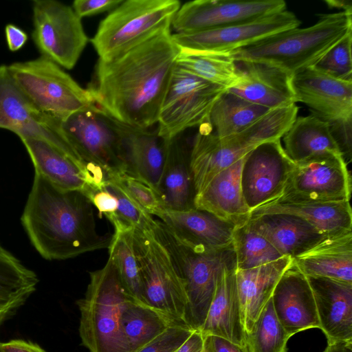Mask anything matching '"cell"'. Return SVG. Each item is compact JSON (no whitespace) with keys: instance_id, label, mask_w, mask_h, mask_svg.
I'll return each mask as SVG.
<instances>
[{"instance_id":"ba28073f","label":"cell","mask_w":352,"mask_h":352,"mask_svg":"<svg viewBox=\"0 0 352 352\" xmlns=\"http://www.w3.org/2000/svg\"><path fill=\"white\" fill-rule=\"evenodd\" d=\"M8 67L21 91L47 117L63 121L76 112L98 109L89 91L49 59L41 56Z\"/></svg>"},{"instance_id":"836d02e7","label":"cell","mask_w":352,"mask_h":352,"mask_svg":"<svg viewBox=\"0 0 352 352\" xmlns=\"http://www.w3.org/2000/svg\"><path fill=\"white\" fill-rule=\"evenodd\" d=\"M270 110L226 90L214 102L209 121L213 133L226 138L243 131Z\"/></svg>"},{"instance_id":"f1b7e54d","label":"cell","mask_w":352,"mask_h":352,"mask_svg":"<svg viewBox=\"0 0 352 352\" xmlns=\"http://www.w3.org/2000/svg\"><path fill=\"white\" fill-rule=\"evenodd\" d=\"M158 217L176 234L190 243L211 249L232 244L235 226L208 212L195 208L179 211L165 209Z\"/></svg>"},{"instance_id":"74e56055","label":"cell","mask_w":352,"mask_h":352,"mask_svg":"<svg viewBox=\"0 0 352 352\" xmlns=\"http://www.w3.org/2000/svg\"><path fill=\"white\" fill-rule=\"evenodd\" d=\"M289 338L276 316L270 298L245 334V348L248 352H287Z\"/></svg>"},{"instance_id":"60d3db41","label":"cell","mask_w":352,"mask_h":352,"mask_svg":"<svg viewBox=\"0 0 352 352\" xmlns=\"http://www.w3.org/2000/svg\"><path fill=\"white\" fill-rule=\"evenodd\" d=\"M146 212L158 217L166 208L157 190L148 183L126 173L109 176Z\"/></svg>"},{"instance_id":"1f68e13d","label":"cell","mask_w":352,"mask_h":352,"mask_svg":"<svg viewBox=\"0 0 352 352\" xmlns=\"http://www.w3.org/2000/svg\"><path fill=\"white\" fill-rule=\"evenodd\" d=\"M283 140L286 153L295 163L324 154L342 155L330 124L314 113L297 116Z\"/></svg>"},{"instance_id":"2e32d148","label":"cell","mask_w":352,"mask_h":352,"mask_svg":"<svg viewBox=\"0 0 352 352\" xmlns=\"http://www.w3.org/2000/svg\"><path fill=\"white\" fill-rule=\"evenodd\" d=\"M351 192L347 164L342 155L329 153L295 163L283 195L334 202L349 201Z\"/></svg>"},{"instance_id":"e0dca14e","label":"cell","mask_w":352,"mask_h":352,"mask_svg":"<svg viewBox=\"0 0 352 352\" xmlns=\"http://www.w3.org/2000/svg\"><path fill=\"white\" fill-rule=\"evenodd\" d=\"M296 102L330 124L352 122V81L334 78L316 69L307 68L292 76Z\"/></svg>"},{"instance_id":"f546056e","label":"cell","mask_w":352,"mask_h":352,"mask_svg":"<svg viewBox=\"0 0 352 352\" xmlns=\"http://www.w3.org/2000/svg\"><path fill=\"white\" fill-rule=\"evenodd\" d=\"M21 140L36 173L64 190L85 193L89 189L85 171L58 147L41 138L25 137Z\"/></svg>"},{"instance_id":"4fadbf2b","label":"cell","mask_w":352,"mask_h":352,"mask_svg":"<svg viewBox=\"0 0 352 352\" xmlns=\"http://www.w3.org/2000/svg\"><path fill=\"white\" fill-rule=\"evenodd\" d=\"M294 166L280 139L264 142L246 155L241 182L251 212L283 195Z\"/></svg>"},{"instance_id":"5b68a950","label":"cell","mask_w":352,"mask_h":352,"mask_svg":"<svg viewBox=\"0 0 352 352\" xmlns=\"http://www.w3.org/2000/svg\"><path fill=\"white\" fill-rule=\"evenodd\" d=\"M89 277L85 297L77 301L82 344L90 352H124L120 320L126 305L135 299L110 258L102 268L89 272Z\"/></svg>"},{"instance_id":"7dc6e473","label":"cell","mask_w":352,"mask_h":352,"mask_svg":"<svg viewBox=\"0 0 352 352\" xmlns=\"http://www.w3.org/2000/svg\"><path fill=\"white\" fill-rule=\"evenodd\" d=\"M2 352H45L39 345L23 340H11L0 342Z\"/></svg>"},{"instance_id":"d6a6232c","label":"cell","mask_w":352,"mask_h":352,"mask_svg":"<svg viewBox=\"0 0 352 352\" xmlns=\"http://www.w3.org/2000/svg\"><path fill=\"white\" fill-rule=\"evenodd\" d=\"M172 324L162 314L135 300L124 307L120 334L124 352H137Z\"/></svg>"},{"instance_id":"ab89813d","label":"cell","mask_w":352,"mask_h":352,"mask_svg":"<svg viewBox=\"0 0 352 352\" xmlns=\"http://www.w3.org/2000/svg\"><path fill=\"white\" fill-rule=\"evenodd\" d=\"M352 32L332 47L314 66L338 80L352 81Z\"/></svg>"},{"instance_id":"f907efd6","label":"cell","mask_w":352,"mask_h":352,"mask_svg":"<svg viewBox=\"0 0 352 352\" xmlns=\"http://www.w3.org/2000/svg\"><path fill=\"white\" fill-rule=\"evenodd\" d=\"M323 352H352V342L328 344Z\"/></svg>"},{"instance_id":"484cf974","label":"cell","mask_w":352,"mask_h":352,"mask_svg":"<svg viewBox=\"0 0 352 352\" xmlns=\"http://www.w3.org/2000/svg\"><path fill=\"white\" fill-rule=\"evenodd\" d=\"M292 263L293 258L283 256L256 267L236 270L241 321L245 334L250 331L271 298L278 280Z\"/></svg>"},{"instance_id":"d4e9b609","label":"cell","mask_w":352,"mask_h":352,"mask_svg":"<svg viewBox=\"0 0 352 352\" xmlns=\"http://www.w3.org/2000/svg\"><path fill=\"white\" fill-rule=\"evenodd\" d=\"M245 347L236 281V267L223 269L219 276L205 321L199 330Z\"/></svg>"},{"instance_id":"8fae6325","label":"cell","mask_w":352,"mask_h":352,"mask_svg":"<svg viewBox=\"0 0 352 352\" xmlns=\"http://www.w3.org/2000/svg\"><path fill=\"white\" fill-rule=\"evenodd\" d=\"M61 130L88 164L109 176L126 172L121 137L113 119L98 109L76 112L60 122Z\"/></svg>"},{"instance_id":"c3c4849f","label":"cell","mask_w":352,"mask_h":352,"mask_svg":"<svg viewBox=\"0 0 352 352\" xmlns=\"http://www.w3.org/2000/svg\"><path fill=\"white\" fill-rule=\"evenodd\" d=\"M203 342L201 331L195 330L175 352H204Z\"/></svg>"},{"instance_id":"7402d4cb","label":"cell","mask_w":352,"mask_h":352,"mask_svg":"<svg viewBox=\"0 0 352 352\" xmlns=\"http://www.w3.org/2000/svg\"><path fill=\"white\" fill-rule=\"evenodd\" d=\"M246 155L219 173L195 195V208L208 212L234 226L248 221L251 210L245 203L241 182Z\"/></svg>"},{"instance_id":"b9f144b4","label":"cell","mask_w":352,"mask_h":352,"mask_svg":"<svg viewBox=\"0 0 352 352\" xmlns=\"http://www.w3.org/2000/svg\"><path fill=\"white\" fill-rule=\"evenodd\" d=\"M195 330L173 324L137 352H175Z\"/></svg>"},{"instance_id":"ee69618b","label":"cell","mask_w":352,"mask_h":352,"mask_svg":"<svg viewBox=\"0 0 352 352\" xmlns=\"http://www.w3.org/2000/svg\"><path fill=\"white\" fill-rule=\"evenodd\" d=\"M123 0H76L72 7L77 16L82 19L113 10Z\"/></svg>"},{"instance_id":"cb8c5ba5","label":"cell","mask_w":352,"mask_h":352,"mask_svg":"<svg viewBox=\"0 0 352 352\" xmlns=\"http://www.w3.org/2000/svg\"><path fill=\"white\" fill-rule=\"evenodd\" d=\"M293 261L307 276L352 284V230L324 236Z\"/></svg>"},{"instance_id":"f35d334b","label":"cell","mask_w":352,"mask_h":352,"mask_svg":"<svg viewBox=\"0 0 352 352\" xmlns=\"http://www.w3.org/2000/svg\"><path fill=\"white\" fill-rule=\"evenodd\" d=\"M105 188L118 200L117 217L118 226L115 232H123L132 229L153 230L157 220L142 209L113 179L106 180Z\"/></svg>"},{"instance_id":"30bf717a","label":"cell","mask_w":352,"mask_h":352,"mask_svg":"<svg viewBox=\"0 0 352 352\" xmlns=\"http://www.w3.org/2000/svg\"><path fill=\"white\" fill-rule=\"evenodd\" d=\"M32 39L41 56L74 67L89 41L72 7L54 0L33 1Z\"/></svg>"},{"instance_id":"e575fe53","label":"cell","mask_w":352,"mask_h":352,"mask_svg":"<svg viewBox=\"0 0 352 352\" xmlns=\"http://www.w3.org/2000/svg\"><path fill=\"white\" fill-rule=\"evenodd\" d=\"M177 64L187 72L227 89L235 85L239 78L236 63L228 52H196L180 48Z\"/></svg>"},{"instance_id":"603a6c76","label":"cell","mask_w":352,"mask_h":352,"mask_svg":"<svg viewBox=\"0 0 352 352\" xmlns=\"http://www.w3.org/2000/svg\"><path fill=\"white\" fill-rule=\"evenodd\" d=\"M274 213L300 217L325 236L352 230V212L347 201H320L283 195L253 210L250 217Z\"/></svg>"},{"instance_id":"8d00e7d4","label":"cell","mask_w":352,"mask_h":352,"mask_svg":"<svg viewBox=\"0 0 352 352\" xmlns=\"http://www.w3.org/2000/svg\"><path fill=\"white\" fill-rule=\"evenodd\" d=\"M130 230L114 232L109 250V258L114 265L121 282L128 293L138 302L144 303L142 283Z\"/></svg>"},{"instance_id":"ffe728a7","label":"cell","mask_w":352,"mask_h":352,"mask_svg":"<svg viewBox=\"0 0 352 352\" xmlns=\"http://www.w3.org/2000/svg\"><path fill=\"white\" fill-rule=\"evenodd\" d=\"M306 276L314 296L319 329L327 343L352 342V284Z\"/></svg>"},{"instance_id":"4dcf8cb0","label":"cell","mask_w":352,"mask_h":352,"mask_svg":"<svg viewBox=\"0 0 352 352\" xmlns=\"http://www.w3.org/2000/svg\"><path fill=\"white\" fill-rule=\"evenodd\" d=\"M245 155L216 135L210 123L200 126L190 150V167L195 195L219 173Z\"/></svg>"},{"instance_id":"6da1fadb","label":"cell","mask_w":352,"mask_h":352,"mask_svg":"<svg viewBox=\"0 0 352 352\" xmlns=\"http://www.w3.org/2000/svg\"><path fill=\"white\" fill-rule=\"evenodd\" d=\"M172 34L167 28L112 58H98L87 89L97 108L127 125L157 124L180 52Z\"/></svg>"},{"instance_id":"3957f363","label":"cell","mask_w":352,"mask_h":352,"mask_svg":"<svg viewBox=\"0 0 352 352\" xmlns=\"http://www.w3.org/2000/svg\"><path fill=\"white\" fill-rule=\"evenodd\" d=\"M309 27L287 30L228 52L235 62H255L292 76L314 66L336 43L352 32V14L319 15Z\"/></svg>"},{"instance_id":"f6af8a7d","label":"cell","mask_w":352,"mask_h":352,"mask_svg":"<svg viewBox=\"0 0 352 352\" xmlns=\"http://www.w3.org/2000/svg\"><path fill=\"white\" fill-rule=\"evenodd\" d=\"M204 352H248L245 346H240L222 337L203 336Z\"/></svg>"},{"instance_id":"7c38bea8","label":"cell","mask_w":352,"mask_h":352,"mask_svg":"<svg viewBox=\"0 0 352 352\" xmlns=\"http://www.w3.org/2000/svg\"><path fill=\"white\" fill-rule=\"evenodd\" d=\"M60 122L41 113L17 86L8 66L0 65V128L11 131L20 139L45 140L84 166V160L64 135Z\"/></svg>"},{"instance_id":"d590c367","label":"cell","mask_w":352,"mask_h":352,"mask_svg":"<svg viewBox=\"0 0 352 352\" xmlns=\"http://www.w3.org/2000/svg\"><path fill=\"white\" fill-rule=\"evenodd\" d=\"M232 245L236 270L256 267L283 257L265 237L250 226L248 221L234 227Z\"/></svg>"},{"instance_id":"52a82bcc","label":"cell","mask_w":352,"mask_h":352,"mask_svg":"<svg viewBox=\"0 0 352 352\" xmlns=\"http://www.w3.org/2000/svg\"><path fill=\"white\" fill-rule=\"evenodd\" d=\"M177 0H126L103 19L91 42L99 58H112L170 28Z\"/></svg>"},{"instance_id":"9c48e42d","label":"cell","mask_w":352,"mask_h":352,"mask_svg":"<svg viewBox=\"0 0 352 352\" xmlns=\"http://www.w3.org/2000/svg\"><path fill=\"white\" fill-rule=\"evenodd\" d=\"M226 90L177 64L160 109L158 135L170 140L188 129L210 123L211 109Z\"/></svg>"},{"instance_id":"d6986e66","label":"cell","mask_w":352,"mask_h":352,"mask_svg":"<svg viewBox=\"0 0 352 352\" xmlns=\"http://www.w3.org/2000/svg\"><path fill=\"white\" fill-rule=\"evenodd\" d=\"M235 63L239 78L228 91L270 109L296 103L291 75L263 63Z\"/></svg>"},{"instance_id":"9a60e30c","label":"cell","mask_w":352,"mask_h":352,"mask_svg":"<svg viewBox=\"0 0 352 352\" xmlns=\"http://www.w3.org/2000/svg\"><path fill=\"white\" fill-rule=\"evenodd\" d=\"M300 24L293 12L285 10L246 23L198 32L175 33L172 36L182 49L230 52L280 32L298 28Z\"/></svg>"},{"instance_id":"bcb514c9","label":"cell","mask_w":352,"mask_h":352,"mask_svg":"<svg viewBox=\"0 0 352 352\" xmlns=\"http://www.w3.org/2000/svg\"><path fill=\"white\" fill-rule=\"evenodd\" d=\"M8 46L10 51L16 52L20 50L28 40L27 34L19 27L8 24L5 28Z\"/></svg>"},{"instance_id":"5bb4252c","label":"cell","mask_w":352,"mask_h":352,"mask_svg":"<svg viewBox=\"0 0 352 352\" xmlns=\"http://www.w3.org/2000/svg\"><path fill=\"white\" fill-rule=\"evenodd\" d=\"M285 10L283 0H195L180 6L171 26L176 33L198 32L257 20Z\"/></svg>"},{"instance_id":"7bdbcfd3","label":"cell","mask_w":352,"mask_h":352,"mask_svg":"<svg viewBox=\"0 0 352 352\" xmlns=\"http://www.w3.org/2000/svg\"><path fill=\"white\" fill-rule=\"evenodd\" d=\"M85 195L98 209L100 217L105 216L116 228L118 226L116 214L118 203L116 197L104 186L101 189L91 188Z\"/></svg>"},{"instance_id":"83f0119b","label":"cell","mask_w":352,"mask_h":352,"mask_svg":"<svg viewBox=\"0 0 352 352\" xmlns=\"http://www.w3.org/2000/svg\"><path fill=\"white\" fill-rule=\"evenodd\" d=\"M166 141V157L157 193L166 209L194 208L195 195L190 167V150L182 134Z\"/></svg>"},{"instance_id":"277c9868","label":"cell","mask_w":352,"mask_h":352,"mask_svg":"<svg viewBox=\"0 0 352 352\" xmlns=\"http://www.w3.org/2000/svg\"><path fill=\"white\" fill-rule=\"evenodd\" d=\"M168 252L183 280L188 298L190 327L200 330L212 301L217 281L223 269L236 267L232 244L211 249L182 239L160 220L153 230Z\"/></svg>"},{"instance_id":"816d5d0a","label":"cell","mask_w":352,"mask_h":352,"mask_svg":"<svg viewBox=\"0 0 352 352\" xmlns=\"http://www.w3.org/2000/svg\"><path fill=\"white\" fill-rule=\"evenodd\" d=\"M0 352H2L1 349V347H0Z\"/></svg>"},{"instance_id":"7a4b0ae2","label":"cell","mask_w":352,"mask_h":352,"mask_svg":"<svg viewBox=\"0 0 352 352\" xmlns=\"http://www.w3.org/2000/svg\"><path fill=\"white\" fill-rule=\"evenodd\" d=\"M93 204L79 190H67L35 172L21 223L45 259L65 260L108 248L112 236L98 233Z\"/></svg>"},{"instance_id":"4316f807","label":"cell","mask_w":352,"mask_h":352,"mask_svg":"<svg viewBox=\"0 0 352 352\" xmlns=\"http://www.w3.org/2000/svg\"><path fill=\"white\" fill-rule=\"evenodd\" d=\"M248 221L283 256L293 258L326 236L307 221L288 214L274 213L250 217Z\"/></svg>"},{"instance_id":"8992f818","label":"cell","mask_w":352,"mask_h":352,"mask_svg":"<svg viewBox=\"0 0 352 352\" xmlns=\"http://www.w3.org/2000/svg\"><path fill=\"white\" fill-rule=\"evenodd\" d=\"M133 240L144 303L172 324L191 328L184 284L168 252L153 230L134 228Z\"/></svg>"},{"instance_id":"44dd1931","label":"cell","mask_w":352,"mask_h":352,"mask_svg":"<svg viewBox=\"0 0 352 352\" xmlns=\"http://www.w3.org/2000/svg\"><path fill=\"white\" fill-rule=\"evenodd\" d=\"M113 120L122 142L126 173L157 192L166 162V141L158 135L157 128L142 129Z\"/></svg>"},{"instance_id":"681fc988","label":"cell","mask_w":352,"mask_h":352,"mask_svg":"<svg viewBox=\"0 0 352 352\" xmlns=\"http://www.w3.org/2000/svg\"><path fill=\"white\" fill-rule=\"evenodd\" d=\"M325 3L331 8L341 10V12L352 14V4L347 0H326Z\"/></svg>"},{"instance_id":"ac0fdd59","label":"cell","mask_w":352,"mask_h":352,"mask_svg":"<svg viewBox=\"0 0 352 352\" xmlns=\"http://www.w3.org/2000/svg\"><path fill=\"white\" fill-rule=\"evenodd\" d=\"M271 298L276 316L289 337L319 328L312 289L294 261L278 280Z\"/></svg>"}]
</instances>
